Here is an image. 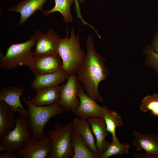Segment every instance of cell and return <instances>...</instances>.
<instances>
[{
	"label": "cell",
	"mask_w": 158,
	"mask_h": 158,
	"mask_svg": "<svg viewBox=\"0 0 158 158\" xmlns=\"http://www.w3.org/2000/svg\"><path fill=\"white\" fill-rule=\"evenodd\" d=\"M85 44V58L82 65L77 69L76 76L87 95L95 100L102 102L103 99L98 87L100 83L106 79L107 74L104 65L105 60L96 51L91 36L88 37Z\"/></svg>",
	"instance_id": "cell-1"
},
{
	"label": "cell",
	"mask_w": 158,
	"mask_h": 158,
	"mask_svg": "<svg viewBox=\"0 0 158 158\" xmlns=\"http://www.w3.org/2000/svg\"><path fill=\"white\" fill-rule=\"evenodd\" d=\"M23 99L28 107L27 126L32 133L31 140L33 142L39 140L44 135V127L51 118L66 111L59 101L51 105L39 106L32 104L25 98Z\"/></svg>",
	"instance_id": "cell-2"
},
{
	"label": "cell",
	"mask_w": 158,
	"mask_h": 158,
	"mask_svg": "<svg viewBox=\"0 0 158 158\" xmlns=\"http://www.w3.org/2000/svg\"><path fill=\"white\" fill-rule=\"evenodd\" d=\"M79 35L78 31L76 36L73 27L69 37V31L67 30L66 36L61 38L58 47L57 53L62 61V68L69 76L76 73L85 58L86 53L80 44Z\"/></svg>",
	"instance_id": "cell-3"
},
{
	"label": "cell",
	"mask_w": 158,
	"mask_h": 158,
	"mask_svg": "<svg viewBox=\"0 0 158 158\" xmlns=\"http://www.w3.org/2000/svg\"><path fill=\"white\" fill-rule=\"evenodd\" d=\"M73 133L71 122L66 125L56 123L54 128L47 133L52 146L48 158H72L74 155L72 140Z\"/></svg>",
	"instance_id": "cell-4"
},
{
	"label": "cell",
	"mask_w": 158,
	"mask_h": 158,
	"mask_svg": "<svg viewBox=\"0 0 158 158\" xmlns=\"http://www.w3.org/2000/svg\"><path fill=\"white\" fill-rule=\"evenodd\" d=\"M36 41V37L34 34L26 42L11 44L7 49L5 55L0 53V68L11 70L19 66H25L33 55L31 49L35 45Z\"/></svg>",
	"instance_id": "cell-5"
},
{
	"label": "cell",
	"mask_w": 158,
	"mask_h": 158,
	"mask_svg": "<svg viewBox=\"0 0 158 158\" xmlns=\"http://www.w3.org/2000/svg\"><path fill=\"white\" fill-rule=\"evenodd\" d=\"M27 118L20 116L16 118L14 128L5 136L0 139V152L7 151L13 153L22 149L32 137L28 129Z\"/></svg>",
	"instance_id": "cell-6"
},
{
	"label": "cell",
	"mask_w": 158,
	"mask_h": 158,
	"mask_svg": "<svg viewBox=\"0 0 158 158\" xmlns=\"http://www.w3.org/2000/svg\"><path fill=\"white\" fill-rule=\"evenodd\" d=\"M81 85L74 74L69 76L66 83L60 86L59 102L66 111L73 112L79 105L78 93Z\"/></svg>",
	"instance_id": "cell-7"
},
{
	"label": "cell",
	"mask_w": 158,
	"mask_h": 158,
	"mask_svg": "<svg viewBox=\"0 0 158 158\" xmlns=\"http://www.w3.org/2000/svg\"><path fill=\"white\" fill-rule=\"evenodd\" d=\"M61 59L57 54L42 56L33 54L25 66L35 75L44 74L62 68L63 63Z\"/></svg>",
	"instance_id": "cell-8"
},
{
	"label": "cell",
	"mask_w": 158,
	"mask_h": 158,
	"mask_svg": "<svg viewBox=\"0 0 158 158\" xmlns=\"http://www.w3.org/2000/svg\"><path fill=\"white\" fill-rule=\"evenodd\" d=\"M36 38L33 54L42 56L58 54L57 50L61 38L52 28L45 33L38 30L35 31Z\"/></svg>",
	"instance_id": "cell-9"
},
{
	"label": "cell",
	"mask_w": 158,
	"mask_h": 158,
	"mask_svg": "<svg viewBox=\"0 0 158 158\" xmlns=\"http://www.w3.org/2000/svg\"><path fill=\"white\" fill-rule=\"evenodd\" d=\"M51 150L50 140L44 135L36 141L30 140L16 154L18 158H48Z\"/></svg>",
	"instance_id": "cell-10"
},
{
	"label": "cell",
	"mask_w": 158,
	"mask_h": 158,
	"mask_svg": "<svg viewBox=\"0 0 158 158\" xmlns=\"http://www.w3.org/2000/svg\"><path fill=\"white\" fill-rule=\"evenodd\" d=\"M78 97L80 104L73 112L77 117L87 119L92 117H103L105 106H100L95 100L88 96L82 85L80 88Z\"/></svg>",
	"instance_id": "cell-11"
},
{
	"label": "cell",
	"mask_w": 158,
	"mask_h": 158,
	"mask_svg": "<svg viewBox=\"0 0 158 158\" xmlns=\"http://www.w3.org/2000/svg\"><path fill=\"white\" fill-rule=\"evenodd\" d=\"M134 139L132 143L136 150H144L145 154L143 158H158V134H144L133 132Z\"/></svg>",
	"instance_id": "cell-12"
},
{
	"label": "cell",
	"mask_w": 158,
	"mask_h": 158,
	"mask_svg": "<svg viewBox=\"0 0 158 158\" xmlns=\"http://www.w3.org/2000/svg\"><path fill=\"white\" fill-rule=\"evenodd\" d=\"M24 90L23 88L19 86L6 87L0 91V101L6 103L13 114L18 112L20 116L27 118L28 110L23 107L20 99Z\"/></svg>",
	"instance_id": "cell-13"
},
{
	"label": "cell",
	"mask_w": 158,
	"mask_h": 158,
	"mask_svg": "<svg viewBox=\"0 0 158 158\" xmlns=\"http://www.w3.org/2000/svg\"><path fill=\"white\" fill-rule=\"evenodd\" d=\"M66 70L61 68L47 74L35 75L31 84V87L37 90L58 85L67 79L69 77Z\"/></svg>",
	"instance_id": "cell-14"
},
{
	"label": "cell",
	"mask_w": 158,
	"mask_h": 158,
	"mask_svg": "<svg viewBox=\"0 0 158 158\" xmlns=\"http://www.w3.org/2000/svg\"><path fill=\"white\" fill-rule=\"evenodd\" d=\"M71 123L73 133L79 135L89 149L98 157V150L87 120L77 117Z\"/></svg>",
	"instance_id": "cell-15"
},
{
	"label": "cell",
	"mask_w": 158,
	"mask_h": 158,
	"mask_svg": "<svg viewBox=\"0 0 158 158\" xmlns=\"http://www.w3.org/2000/svg\"><path fill=\"white\" fill-rule=\"evenodd\" d=\"M87 120L96 138V145L98 151L99 158L106 150L110 144L106 140L109 132L103 117H92Z\"/></svg>",
	"instance_id": "cell-16"
},
{
	"label": "cell",
	"mask_w": 158,
	"mask_h": 158,
	"mask_svg": "<svg viewBox=\"0 0 158 158\" xmlns=\"http://www.w3.org/2000/svg\"><path fill=\"white\" fill-rule=\"evenodd\" d=\"M47 0H20L16 5L8 8L7 11L20 14L19 25L21 26L37 10L42 11L43 5Z\"/></svg>",
	"instance_id": "cell-17"
},
{
	"label": "cell",
	"mask_w": 158,
	"mask_h": 158,
	"mask_svg": "<svg viewBox=\"0 0 158 158\" xmlns=\"http://www.w3.org/2000/svg\"><path fill=\"white\" fill-rule=\"evenodd\" d=\"M60 86L58 85L36 90L35 96L29 102L37 106L51 105L59 101Z\"/></svg>",
	"instance_id": "cell-18"
},
{
	"label": "cell",
	"mask_w": 158,
	"mask_h": 158,
	"mask_svg": "<svg viewBox=\"0 0 158 158\" xmlns=\"http://www.w3.org/2000/svg\"><path fill=\"white\" fill-rule=\"evenodd\" d=\"M13 114L6 103L0 101V139L5 136L14 128L16 119Z\"/></svg>",
	"instance_id": "cell-19"
},
{
	"label": "cell",
	"mask_w": 158,
	"mask_h": 158,
	"mask_svg": "<svg viewBox=\"0 0 158 158\" xmlns=\"http://www.w3.org/2000/svg\"><path fill=\"white\" fill-rule=\"evenodd\" d=\"M54 6L49 10L43 9L42 12L45 16H47L56 11L59 12L62 16L66 23L71 22L73 20L71 12V7L75 0H54Z\"/></svg>",
	"instance_id": "cell-20"
},
{
	"label": "cell",
	"mask_w": 158,
	"mask_h": 158,
	"mask_svg": "<svg viewBox=\"0 0 158 158\" xmlns=\"http://www.w3.org/2000/svg\"><path fill=\"white\" fill-rule=\"evenodd\" d=\"M102 117L105 121L108 131L112 135V139L116 138V129L117 127L122 126L123 123L121 116L105 106Z\"/></svg>",
	"instance_id": "cell-21"
},
{
	"label": "cell",
	"mask_w": 158,
	"mask_h": 158,
	"mask_svg": "<svg viewBox=\"0 0 158 158\" xmlns=\"http://www.w3.org/2000/svg\"><path fill=\"white\" fill-rule=\"evenodd\" d=\"M72 140L74 151L72 158H98L87 147L80 136L73 132Z\"/></svg>",
	"instance_id": "cell-22"
},
{
	"label": "cell",
	"mask_w": 158,
	"mask_h": 158,
	"mask_svg": "<svg viewBox=\"0 0 158 158\" xmlns=\"http://www.w3.org/2000/svg\"><path fill=\"white\" fill-rule=\"evenodd\" d=\"M130 145L127 143H121L117 138H112V141L106 150L99 158H108L111 156L127 155L129 152Z\"/></svg>",
	"instance_id": "cell-23"
},
{
	"label": "cell",
	"mask_w": 158,
	"mask_h": 158,
	"mask_svg": "<svg viewBox=\"0 0 158 158\" xmlns=\"http://www.w3.org/2000/svg\"><path fill=\"white\" fill-rule=\"evenodd\" d=\"M139 109L144 113L150 111L153 115L158 117V93L145 97L141 101Z\"/></svg>",
	"instance_id": "cell-24"
},
{
	"label": "cell",
	"mask_w": 158,
	"mask_h": 158,
	"mask_svg": "<svg viewBox=\"0 0 158 158\" xmlns=\"http://www.w3.org/2000/svg\"><path fill=\"white\" fill-rule=\"evenodd\" d=\"M147 53L150 65L158 72V53L154 52L150 48L148 49Z\"/></svg>",
	"instance_id": "cell-25"
},
{
	"label": "cell",
	"mask_w": 158,
	"mask_h": 158,
	"mask_svg": "<svg viewBox=\"0 0 158 158\" xmlns=\"http://www.w3.org/2000/svg\"><path fill=\"white\" fill-rule=\"evenodd\" d=\"M74 3L75 4V11L77 18L80 19L83 24L89 26L92 29H93L94 28V27L85 21L83 18L80 12L79 3L78 0H75Z\"/></svg>",
	"instance_id": "cell-26"
},
{
	"label": "cell",
	"mask_w": 158,
	"mask_h": 158,
	"mask_svg": "<svg viewBox=\"0 0 158 158\" xmlns=\"http://www.w3.org/2000/svg\"><path fill=\"white\" fill-rule=\"evenodd\" d=\"M150 49L154 52L158 53V30L155 35L152 47Z\"/></svg>",
	"instance_id": "cell-27"
},
{
	"label": "cell",
	"mask_w": 158,
	"mask_h": 158,
	"mask_svg": "<svg viewBox=\"0 0 158 158\" xmlns=\"http://www.w3.org/2000/svg\"><path fill=\"white\" fill-rule=\"evenodd\" d=\"M0 158H18L16 154H14L8 151H6L0 154Z\"/></svg>",
	"instance_id": "cell-28"
},
{
	"label": "cell",
	"mask_w": 158,
	"mask_h": 158,
	"mask_svg": "<svg viewBox=\"0 0 158 158\" xmlns=\"http://www.w3.org/2000/svg\"><path fill=\"white\" fill-rule=\"evenodd\" d=\"M79 3L81 4L84 2L85 0H78Z\"/></svg>",
	"instance_id": "cell-29"
}]
</instances>
